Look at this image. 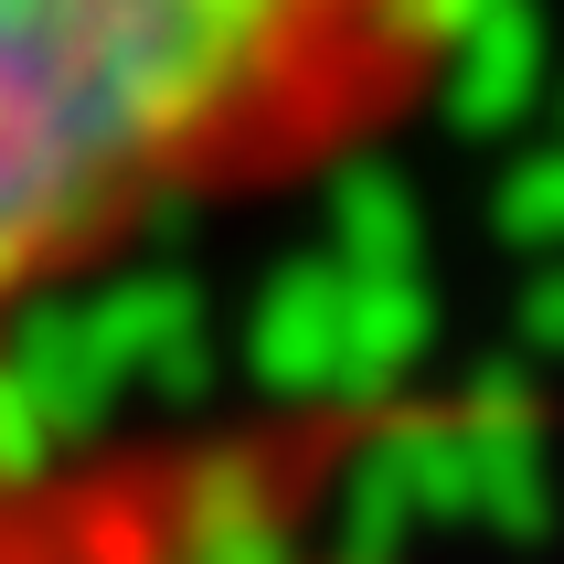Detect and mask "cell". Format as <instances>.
I'll return each instance as SVG.
<instances>
[{"label": "cell", "mask_w": 564, "mask_h": 564, "mask_svg": "<svg viewBox=\"0 0 564 564\" xmlns=\"http://www.w3.org/2000/svg\"><path fill=\"white\" fill-rule=\"evenodd\" d=\"M490 0H0V341L160 235L362 171Z\"/></svg>", "instance_id": "6da1fadb"}, {"label": "cell", "mask_w": 564, "mask_h": 564, "mask_svg": "<svg viewBox=\"0 0 564 564\" xmlns=\"http://www.w3.org/2000/svg\"><path fill=\"white\" fill-rule=\"evenodd\" d=\"M405 415L362 394L118 437L0 426V564H319L330 511Z\"/></svg>", "instance_id": "7a4b0ae2"}]
</instances>
